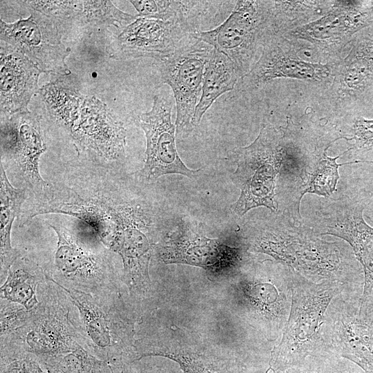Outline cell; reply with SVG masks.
<instances>
[{"label": "cell", "mask_w": 373, "mask_h": 373, "mask_svg": "<svg viewBox=\"0 0 373 373\" xmlns=\"http://www.w3.org/2000/svg\"><path fill=\"white\" fill-rule=\"evenodd\" d=\"M50 226L57 237L52 270L45 271L50 278L60 287L93 296L122 294L126 298L122 276L108 253L90 251L64 226Z\"/></svg>", "instance_id": "6"}, {"label": "cell", "mask_w": 373, "mask_h": 373, "mask_svg": "<svg viewBox=\"0 0 373 373\" xmlns=\"http://www.w3.org/2000/svg\"><path fill=\"white\" fill-rule=\"evenodd\" d=\"M129 2L137 11V17L164 21L169 19V1L131 0Z\"/></svg>", "instance_id": "33"}, {"label": "cell", "mask_w": 373, "mask_h": 373, "mask_svg": "<svg viewBox=\"0 0 373 373\" xmlns=\"http://www.w3.org/2000/svg\"><path fill=\"white\" fill-rule=\"evenodd\" d=\"M46 278L45 271L33 260L19 257L10 268L6 279L1 285V298L32 310L39 303L38 286Z\"/></svg>", "instance_id": "23"}, {"label": "cell", "mask_w": 373, "mask_h": 373, "mask_svg": "<svg viewBox=\"0 0 373 373\" xmlns=\"http://www.w3.org/2000/svg\"><path fill=\"white\" fill-rule=\"evenodd\" d=\"M26 198V189L14 187L8 180L2 162L0 165V280L4 282L8 271L19 257V251L11 245V230L15 218L19 216Z\"/></svg>", "instance_id": "22"}, {"label": "cell", "mask_w": 373, "mask_h": 373, "mask_svg": "<svg viewBox=\"0 0 373 373\" xmlns=\"http://www.w3.org/2000/svg\"><path fill=\"white\" fill-rule=\"evenodd\" d=\"M0 347V373H48L34 354L14 346Z\"/></svg>", "instance_id": "29"}, {"label": "cell", "mask_w": 373, "mask_h": 373, "mask_svg": "<svg viewBox=\"0 0 373 373\" xmlns=\"http://www.w3.org/2000/svg\"><path fill=\"white\" fill-rule=\"evenodd\" d=\"M339 157L340 155L330 157L327 155L326 152L323 153L307 182L305 184L301 196L307 193H312L329 197L336 191L339 178L338 169L342 165L336 162Z\"/></svg>", "instance_id": "28"}, {"label": "cell", "mask_w": 373, "mask_h": 373, "mask_svg": "<svg viewBox=\"0 0 373 373\" xmlns=\"http://www.w3.org/2000/svg\"><path fill=\"white\" fill-rule=\"evenodd\" d=\"M262 5L261 1H237L222 23L193 35L227 55L239 77L247 72L256 44L263 37L268 15Z\"/></svg>", "instance_id": "12"}, {"label": "cell", "mask_w": 373, "mask_h": 373, "mask_svg": "<svg viewBox=\"0 0 373 373\" xmlns=\"http://www.w3.org/2000/svg\"><path fill=\"white\" fill-rule=\"evenodd\" d=\"M370 298L373 301V298L372 297H370Z\"/></svg>", "instance_id": "36"}, {"label": "cell", "mask_w": 373, "mask_h": 373, "mask_svg": "<svg viewBox=\"0 0 373 373\" xmlns=\"http://www.w3.org/2000/svg\"><path fill=\"white\" fill-rule=\"evenodd\" d=\"M46 149L36 114L28 111L1 118V157L14 162L35 195L48 186L39 169L40 157Z\"/></svg>", "instance_id": "17"}, {"label": "cell", "mask_w": 373, "mask_h": 373, "mask_svg": "<svg viewBox=\"0 0 373 373\" xmlns=\"http://www.w3.org/2000/svg\"><path fill=\"white\" fill-rule=\"evenodd\" d=\"M345 359L328 353L317 354L283 373H355L350 365L352 362Z\"/></svg>", "instance_id": "30"}, {"label": "cell", "mask_w": 373, "mask_h": 373, "mask_svg": "<svg viewBox=\"0 0 373 373\" xmlns=\"http://www.w3.org/2000/svg\"><path fill=\"white\" fill-rule=\"evenodd\" d=\"M328 70L325 65L312 64L298 58L285 56L274 41L267 39L262 54L248 74L250 82L255 84L265 83L277 77H291L301 79H321L326 77Z\"/></svg>", "instance_id": "21"}, {"label": "cell", "mask_w": 373, "mask_h": 373, "mask_svg": "<svg viewBox=\"0 0 373 373\" xmlns=\"http://www.w3.org/2000/svg\"><path fill=\"white\" fill-rule=\"evenodd\" d=\"M106 204L108 218L98 237L121 257L127 302L138 317L150 305L155 294L149 265L155 244L149 235V220L140 207L108 198Z\"/></svg>", "instance_id": "3"}, {"label": "cell", "mask_w": 373, "mask_h": 373, "mask_svg": "<svg viewBox=\"0 0 373 373\" xmlns=\"http://www.w3.org/2000/svg\"><path fill=\"white\" fill-rule=\"evenodd\" d=\"M372 214H373V213H372ZM372 218H373V217H372ZM372 220H373V219H372Z\"/></svg>", "instance_id": "37"}, {"label": "cell", "mask_w": 373, "mask_h": 373, "mask_svg": "<svg viewBox=\"0 0 373 373\" xmlns=\"http://www.w3.org/2000/svg\"><path fill=\"white\" fill-rule=\"evenodd\" d=\"M149 330L135 339L137 361L162 356L176 362L183 373H244L236 359L176 327Z\"/></svg>", "instance_id": "10"}, {"label": "cell", "mask_w": 373, "mask_h": 373, "mask_svg": "<svg viewBox=\"0 0 373 373\" xmlns=\"http://www.w3.org/2000/svg\"><path fill=\"white\" fill-rule=\"evenodd\" d=\"M140 373H164L163 371L157 367L144 366L138 367Z\"/></svg>", "instance_id": "35"}, {"label": "cell", "mask_w": 373, "mask_h": 373, "mask_svg": "<svg viewBox=\"0 0 373 373\" xmlns=\"http://www.w3.org/2000/svg\"><path fill=\"white\" fill-rule=\"evenodd\" d=\"M244 247L272 257L314 283L332 281L346 286L352 274L336 243L300 233L265 231L248 238Z\"/></svg>", "instance_id": "5"}, {"label": "cell", "mask_w": 373, "mask_h": 373, "mask_svg": "<svg viewBox=\"0 0 373 373\" xmlns=\"http://www.w3.org/2000/svg\"><path fill=\"white\" fill-rule=\"evenodd\" d=\"M28 18L12 23L0 20L1 41L27 56L44 73L68 75L65 59L70 50L61 41L62 35L50 17L32 10Z\"/></svg>", "instance_id": "13"}, {"label": "cell", "mask_w": 373, "mask_h": 373, "mask_svg": "<svg viewBox=\"0 0 373 373\" xmlns=\"http://www.w3.org/2000/svg\"><path fill=\"white\" fill-rule=\"evenodd\" d=\"M154 251L164 264L199 267L209 276L218 278L241 267L247 249L227 245L183 224L156 244Z\"/></svg>", "instance_id": "11"}, {"label": "cell", "mask_w": 373, "mask_h": 373, "mask_svg": "<svg viewBox=\"0 0 373 373\" xmlns=\"http://www.w3.org/2000/svg\"><path fill=\"white\" fill-rule=\"evenodd\" d=\"M70 133L79 148L90 150L106 160L124 155L126 130L105 104L95 97H84L78 119Z\"/></svg>", "instance_id": "18"}, {"label": "cell", "mask_w": 373, "mask_h": 373, "mask_svg": "<svg viewBox=\"0 0 373 373\" xmlns=\"http://www.w3.org/2000/svg\"><path fill=\"white\" fill-rule=\"evenodd\" d=\"M355 146L361 151L363 162L373 163V119L359 118L354 124Z\"/></svg>", "instance_id": "32"}, {"label": "cell", "mask_w": 373, "mask_h": 373, "mask_svg": "<svg viewBox=\"0 0 373 373\" xmlns=\"http://www.w3.org/2000/svg\"><path fill=\"white\" fill-rule=\"evenodd\" d=\"M171 110V102L157 95L153 97L152 108L139 116L146 140V160L139 173L143 180L152 182L175 173L193 178L200 171L188 168L178 155Z\"/></svg>", "instance_id": "14"}, {"label": "cell", "mask_w": 373, "mask_h": 373, "mask_svg": "<svg viewBox=\"0 0 373 373\" xmlns=\"http://www.w3.org/2000/svg\"><path fill=\"white\" fill-rule=\"evenodd\" d=\"M37 297L39 303L30 310L27 323L13 334L1 338L0 345L19 346L34 354L46 371L51 373L63 358L85 349L84 341L75 305L47 274L38 286Z\"/></svg>", "instance_id": "1"}, {"label": "cell", "mask_w": 373, "mask_h": 373, "mask_svg": "<svg viewBox=\"0 0 373 373\" xmlns=\"http://www.w3.org/2000/svg\"><path fill=\"white\" fill-rule=\"evenodd\" d=\"M117 8L111 1H83V10L79 19L81 34L94 28L115 26L124 28L137 19Z\"/></svg>", "instance_id": "26"}, {"label": "cell", "mask_w": 373, "mask_h": 373, "mask_svg": "<svg viewBox=\"0 0 373 373\" xmlns=\"http://www.w3.org/2000/svg\"><path fill=\"white\" fill-rule=\"evenodd\" d=\"M1 118L28 111L31 97L38 91L40 69L23 53L1 41Z\"/></svg>", "instance_id": "19"}, {"label": "cell", "mask_w": 373, "mask_h": 373, "mask_svg": "<svg viewBox=\"0 0 373 373\" xmlns=\"http://www.w3.org/2000/svg\"><path fill=\"white\" fill-rule=\"evenodd\" d=\"M135 363L120 360L108 363L111 373H140Z\"/></svg>", "instance_id": "34"}, {"label": "cell", "mask_w": 373, "mask_h": 373, "mask_svg": "<svg viewBox=\"0 0 373 373\" xmlns=\"http://www.w3.org/2000/svg\"><path fill=\"white\" fill-rule=\"evenodd\" d=\"M344 287L338 282L314 283L292 271L289 314L281 339L271 352L265 373H283L309 356L326 354L322 339L325 315Z\"/></svg>", "instance_id": "2"}, {"label": "cell", "mask_w": 373, "mask_h": 373, "mask_svg": "<svg viewBox=\"0 0 373 373\" xmlns=\"http://www.w3.org/2000/svg\"><path fill=\"white\" fill-rule=\"evenodd\" d=\"M323 348L373 373V301L347 300L340 294L330 303L322 329Z\"/></svg>", "instance_id": "8"}, {"label": "cell", "mask_w": 373, "mask_h": 373, "mask_svg": "<svg viewBox=\"0 0 373 373\" xmlns=\"http://www.w3.org/2000/svg\"><path fill=\"white\" fill-rule=\"evenodd\" d=\"M61 287L77 308L79 328L89 353L108 363L137 361L135 325L138 317L122 294L97 296Z\"/></svg>", "instance_id": "4"}, {"label": "cell", "mask_w": 373, "mask_h": 373, "mask_svg": "<svg viewBox=\"0 0 373 373\" xmlns=\"http://www.w3.org/2000/svg\"><path fill=\"white\" fill-rule=\"evenodd\" d=\"M193 35L173 53L158 60L163 82L169 85L174 95L178 136L186 135L195 128V112L202 95L205 69L214 48Z\"/></svg>", "instance_id": "9"}, {"label": "cell", "mask_w": 373, "mask_h": 373, "mask_svg": "<svg viewBox=\"0 0 373 373\" xmlns=\"http://www.w3.org/2000/svg\"><path fill=\"white\" fill-rule=\"evenodd\" d=\"M27 9L36 10L51 18L62 37L69 35L78 21L83 10V1H17Z\"/></svg>", "instance_id": "27"}, {"label": "cell", "mask_w": 373, "mask_h": 373, "mask_svg": "<svg viewBox=\"0 0 373 373\" xmlns=\"http://www.w3.org/2000/svg\"><path fill=\"white\" fill-rule=\"evenodd\" d=\"M280 141L274 127L263 126L251 144L236 151L237 168L231 180L240 194L231 209L238 216L261 206L276 210V180L283 158Z\"/></svg>", "instance_id": "7"}, {"label": "cell", "mask_w": 373, "mask_h": 373, "mask_svg": "<svg viewBox=\"0 0 373 373\" xmlns=\"http://www.w3.org/2000/svg\"><path fill=\"white\" fill-rule=\"evenodd\" d=\"M292 271L285 276H243L236 283L239 301L251 320L277 338L289 314Z\"/></svg>", "instance_id": "15"}, {"label": "cell", "mask_w": 373, "mask_h": 373, "mask_svg": "<svg viewBox=\"0 0 373 373\" xmlns=\"http://www.w3.org/2000/svg\"><path fill=\"white\" fill-rule=\"evenodd\" d=\"M238 77L232 61L213 48L206 66L202 95L195 112V127L219 97L233 89Z\"/></svg>", "instance_id": "24"}, {"label": "cell", "mask_w": 373, "mask_h": 373, "mask_svg": "<svg viewBox=\"0 0 373 373\" xmlns=\"http://www.w3.org/2000/svg\"><path fill=\"white\" fill-rule=\"evenodd\" d=\"M0 338L13 334L24 325L30 316V311L23 306L3 298L0 300Z\"/></svg>", "instance_id": "31"}, {"label": "cell", "mask_w": 373, "mask_h": 373, "mask_svg": "<svg viewBox=\"0 0 373 373\" xmlns=\"http://www.w3.org/2000/svg\"><path fill=\"white\" fill-rule=\"evenodd\" d=\"M365 206L349 202L337 207L326 222L324 234L336 236L352 248L363 271V287L361 300L370 298L373 291V227L363 218Z\"/></svg>", "instance_id": "20"}, {"label": "cell", "mask_w": 373, "mask_h": 373, "mask_svg": "<svg viewBox=\"0 0 373 373\" xmlns=\"http://www.w3.org/2000/svg\"><path fill=\"white\" fill-rule=\"evenodd\" d=\"M193 34L177 21L138 17L113 37L107 51L115 59L151 57L158 61L173 53Z\"/></svg>", "instance_id": "16"}, {"label": "cell", "mask_w": 373, "mask_h": 373, "mask_svg": "<svg viewBox=\"0 0 373 373\" xmlns=\"http://www.w3.org/2000/svg\"><path fill=\"white\" fill-rule=\"evenodd\" d=\"M39 93L52 119L70 132L79 118L84 96L59 83L46 84Z\"/></svg>", "instance_id": "25"}]
</instances>
